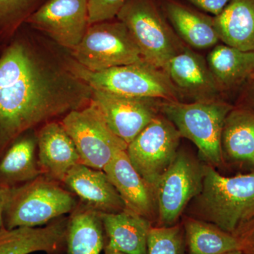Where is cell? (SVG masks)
Returning a JSON list of instances; mask_svg holds the SVG:
<instances>
[{"mask_svg":"<svg viewBox=\"0 0 254 254\" xmlns=\"http://www.w3.org/2000/svg\"><path fill=\"white\" fill-rule=\"evenodd\" d=\"M221 142L223 158L254 166V110L234 107L225 118Z\"/></svg>","mask_w":254,"mask_h":254,"instance_id":"21","label":"cell"},{"mask_svg":"<svg viewBox=\"0 0 254 254\" xmlns=\"http://www.w3.org/2000/svg\"><path fill=\"white\" fill-rule=\"evenodd\" d=\"M68 218H60L43 227L0 228V254L56 253L66 241Z\"/></svg>","mask_w":254,"mask_h":254,"instance_id":"17","label":"cell"},{"mask_svg":"<svg viewBox=\"0 0 254 254\" xmlns=\"http://www.w3.org/2000/svg\"><path fill=\"white\" fill-rule=\"evenodd\" d=\"M68 64L73 72L92 89L133 98L179 100L180 93L168 73L145 60L140 63L92 71L83 67L71 55Z\"/></svg>","mask_w":254,"mask_h":254,"instance_id":"6","label":"cell"},{"mask_svg":"<svg viewBox=\"0 0 254 254\" xmlns=\"http://www.w3.org/2000/svg\"><path fill=\"white\" fill-rule=\"evenodd\" d=\"M163 100L122 96L93 89L91 103L110 130L128 145L160 114Z\"/></svg>","mask_w":254,"mask_h":254,"instance_id":"12","label":"cell"},{"mask_svg":"<svg viewBox=\"0 0 254 254\" xmlns=\"http://www.w3.org/2000/svg\"><path fill=\"white\" fill-rule=\"evenodd\" d=\"M184 232L189 254H223L240 250L237 237L198 219L185 218Z\"/></svg>","mask_w":254,"mask_h":254,"instance_id":"25","label":"cell"},{"mask_svg":"<svg viewBox=\"0 0 254 254\" xmlns=\"http://www.w3.org/2000/svg\"><path fill=\"white\" fill-rule=\"evenodd\" d=\"M26 23L61 48L71 51L90 26L88 0H48Z\"/></svg>","mask_w":254,"mask_h":254,"instance_id":"11","label":"cell"},{"mask_svg":"<svg viewBox=\"0 0 254 254\" xmlns=\"http://www.w3.org/2000/svg\"><path fill=\"white\" fill-rule=\"evenodd\" d=\"M33 31L19 30L0 53V155L26 132L91 102L93 89L70 68L69 51Z\"/></svg>","mask_w":254,"mask_h":254,"instance_id":"1","label":"cell"},{"mask_svg":"<svg viewBox=\"0 0 254 254\" xmlns=\"http://www.w3.org/2000/svg\"><path fill=\"white\" fill-rule=\"evenodd\" d=\"M8 190L9 189L0 186V228L4 227L3 214H4L5 204L7 198Z\"/></svg>","mask_w":254,"mask_h":254,"instance_id":"32","label":"cell"},{"mask_svg":"<svg viewBox=\"0 0 254 254\" xmlns=\"http://www.w3.org/2000/svg\"><path fill=\"white\" fill-rule=\"evenodd\" d=\"M163 5L165 14L182 41L196 49L218 44L220 38L214 17L174 0H165Z\"/></svg>","mask_w":254,"mask_h":254,"instance_id":"20","label":"cell"},{"mask_svg":"<svg viewBox=\"0 0 254 254\" xmlns=\"http://www.w3.org/2000/svg\"><path fill=\"white\" fill-rule=\"evenodd\" d=\"M223 254H242L241 250H235L232 251V252H227V253Z\"/></svg>","mask_w":254,"mask_h":254,"instance_id":"34","label":"cell"},{"mask_svg":"<svg viewBox=\"0 0 254 254\" xmlns=\"http://www.w3.org/2000/svg\"><path fill=\"white\" fill-rule=\"evenodd\" d=\"M103 171L121 196L125 210L150 222L158 218L154 190L133 168L127 150L115 155Z\"/></svg>","mask_w":254,"mask_h":254,"instance_id":"14","label":"cell"},{"mask_svg":"<svg viewBox=\"0 0 254 254\" xmlns=\"http://www.w3.org/2000/svg\"><path fill=\"white\" fill-rule=\"evenodd\" d=\"M66 254H100L106 245L100 214L78 203L68 218Z\"/></svg>","mask_w":254,"mask_h":254,"instance_id":"22","label":"cell"},{"mask_svg":"<svg viewBox=\"0 0 254 254\" xmlns=\"http://www.w3.org/2000/svg\"><path fill=\"white\" fill-rule=\"evenodd\" d=\"M61 123L76 145L81 164L89 168L103 170L115 155L127 150L128 145L110 130L91 102L68 113Z\"/></svg>","mask_w":254,"mask_h":254,"instance_id":"8","label":"cell"},{"mask_svg":"<svg viewBox=\"0 0 254 254\" xmlns=\"http://www.w3.org/2000/svg\"><path fill=\"white\" fill-rule=\"evenodd\" d=\"M105 254H125L123 253V252H119V251H117L115 250H113V249L110 248L108 246L105 245L104 248Z\"/></svg>","mask_w":254,"mask_h":254,"instance_id":"33","label":"cell"},{"mask_svg":"<svg viewBox=\"0 0 254 254\" xmlns=\"http://www.w3.org/2000/svg\"><path fill=\"white\" fill-rule=\"evenodd\" d=\"M76 197L63 184L41 175L8 190L3 219L7 229L38 227L72 213Z\"/></svg>","mask_w":254,"mask_h":254,"instance_id":"3","label":"cell"},{"mask_svg":"<svg viewBox=\"0 0 254 254\" xmlns=\"http://www.w3.org/2000/svg\"><path fill=\"white\" fill-rule=\"evenodd\" d=\"M106 236V246L125 254H148V237L152 224L128 210L100 213Z\"/></svg>","mask_w":254,"mask_h":254,"instance_id":"19","label":"cell"},{"mask_svg":"<svg viewBox=\"0 0 254 254\" xmlns=\"http://www.w3.org/2000/svg\"><path fill=\"white\" fill-rule=\"evenodd\" d=\"M127 0H88L89 24L116 17Z\"/></svg>","mask_w":254,"mask_h":254,"instance_id":"28","label":"cell"},{"mask_svg":"<svg viewBox=\"0 0 254 254\" xmlns=\"http://www.w3.org/2000/svg\"><path fill=\"white\" fill-rule=\"evenodd\" d=\"M185 232L180 225L152 227L148 237V254H184Z\"/></svg>","mask_w":254,"mask_h":254,"instance_id":"27","label":"cell"},{"mask_svg":"<svg viewBox=\"0 0 254 254\" xmlns=\"http://www.w3.org/2000/svg\"><path fill=\"white\" fill-rule=\"evenodd\" d=\"M207 63L223 91L242 87L254 73V51H243L227 45H216Z\"/></svg>","mask_w":254,"mask_h":254,"instance_id":"23","label":"cell"},{"mask_svg":"<svg viewBox=\"0 0 254 254\" xmlns=\"http://www.w3.org/2000/svg\"><path fill=\"white\" fill-rule=\"evenodd\" d=\"M164 15L155 0H127L116 17L128 28L142 58L167 73L186 46Z\"/></svg>","mask_w":254,"mask_h":254,"instance_id":"4","label":"cell"},{"mask_svg":"<svg viewBox=\"0 0 254 254\" xmlns=\"http://www.w3.org/2000/svg\"><path fill=\"white\" fill-rule=\"evenodd\" d=\"M40 0H0V43H8L37 9Z\"/></svg>","mask_w":254,"mask_h":254,"instance_id":"26","label":"cell"},{"mask_svg":"<svg viewBox=\"0 0 254 254\" xmlns=\"http://www.w3.org/2000/svg\"><path fill=\"white\" fill-rule=\"evenodd\" d=\"M69 53L73 60L92 71L144 60L128 28L118 19L90 25L79 44Z\"/></svg>","mask_w":254,"mask_h":254,"instance_id":"7","label":"cell"},{"mask_svg":"<svg viewBox=\"0 0 254 254\" xmlns=\"http://www.w3.org/2000/svg\"><path fill=\"white\" fill-rule=\"evenodd\" d=\"M194 216L235 235L254 220V173L224 177L203 165L201 190L193 199Z\"/></svg>","mask_w":254,"mask_h":254,"instance_id":"2","label":"cell"},{"mask_svg":"<svg viewBox=\"0 0 254 254\" xmlns=\"http://www.w3.org/2000/svg\"><path fill=\"white\" fill-rule=\"evenodd\" d=\"M196 7L215 16L221 14L231 0H187Z\"/></svg>","mask_w":254,"mask_h":254,"instance_id":"30","label":"cell"},{"mask_svg":"<svg viewBox=\"0 0 254 254\" xmlns=\"http://www.w3.org/2000/svg\"><path fill=\"white\" fill-rule=\"evenodd\" d=\"M181 137L175 125L159 114L128 145L132 165L153 190L176 158Z\"/></svg>","mask_w":254,"mask_h":254,"instance_id":"9","label":"cell"},{"mask_svg":"<svg viewBox=\"0 0 254 254\" xmlns=\"http://www.w3.org/2000/svg\"><path fill=\"white\" fill-rule=\"evenodd\" d=\"M203 177V165L179 150L173 163L154 187L160 226L175 225L187 205L201 190Z\"/></svg>","mask_w":254,"mask_h":254,"instance_id":"10","label":"cell"},{"mask_svg":"<svg viewBox=\"0 0 254 254\" xmlns=\"http://www.w3.org/2000/svg\"><path fill=\"white\" fill-rule=\"evenodd\" d=\"M234 107L222 100L182 103L163 100L160 113L175 125L182 137L188 138L212 166L223 160L222 133L227 115Z\"/></svg>","mask_w":254,"mask_h":254,"instance_id":"5","label":"cell"},{"mask_svg":"<svg viewBox=\"0 0 254 254\" xmlns=\"http://www.w3.org/2000/svg\"><path fill=\"white\" fill-rule=\"evenodd\" d=\"M214 21L224 44L254 51V0H231Z\"/></svg>","mask_w":254,"mask_h":254,"instance_id":"24","label":"cell"},{"mask_svg":"<svg viewBox=\"0 0 254 254\" xmlns=\"http://www.w3.org/2000/svg\"><path fill=\"white\" fill-rule=\"evenodd\" d=\"M235 236L240 242L242 254H254V220L244 227Z\"/></svg>","mask_w":254,"mask_h":254,"instance_id":"29","label":"cell"},{"mask_svg":"<svg viewBox=\"0 0 254 254\" xmlns=\"http://www.w3.org/2000/svg\"><path fill=\"white\" fill-rule=\"evenodd\" d=\"M241 94L242 107L250 108L254 110V78H251L242 86Z\"/></svg>","mask_w":254,"mask_h":254,"instance_id":"31","label":"cell"},{"mask_svg":"<svg viewBox=\"0 0 254 254\" xmlns=\"http://www.w3.org/2000/svg\"><path fill=\"white\" fill-rule=\"evenodd\" d=\"M252 78H254V73L253 76H252Z\"/></svg>","mask_w":254,"mask_h":254,"instance_id":"35","label":"cell"},{"mask_svg":"<svg viewBox=\"0 0 254 254\" xmlns=\"http://www.w3.org/2000/svg\"><path fill=\"white\" fill-rule=\"evenodd\" d=\"M36 130L18 137L0 155V186H20L42 175L38 160Z\"/></svg>","mask_w":254,"mask_h":254,"instance_id":"18","label":"cell"},{"mask_svg":"<svg viewBox=\"0 0 254 254\" xmlns=\"http://www.w3.org/2000/svg\"><path fill=\"white\" fill-rule=\"evenodd\" d=\"M81 204L99 213H117L125 210L118 190L103 170L78 164L68 171L63 182Z\"/></svg>","mask_w":254,"mask_h":254,"instance_id":"15","label":"cell"},{"mask_svg":"<svg viewBox=\"0 0 254 254\" xmlns=\"http://www.w3.org/2000/svg\"><path fill=\"white\" fill-rule=\"evenodd\" d=\"M169 77L180 94L198 101L222 100L223 90L209 68L206 60L185 46L169 64Z\"/></svg>","mask_w":254,"mask_h":254,"instance_id":"13","label":"cell"},{"mask_svg":"<svg viewBox=\"0 0 254 254\" xmlns=\"http://www.w3.org/2000/svg\"><path fill=\"white\" fill-rule=\"evenodd\" d=\"M38 160L42 175L63 184L68 171L81 164L76 145L61 120L50 122L36 130Z\"/></svg>","mask_w":254,"mask_h":254,"instance_id":"16","label":"cell"}]
</instances>
